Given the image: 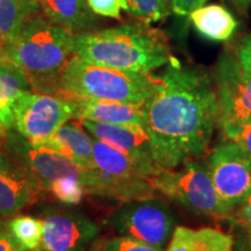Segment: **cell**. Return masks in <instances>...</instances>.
I'll return each mask as SVG.
<instances>
[{"label":"cell","mask_w":251,"mask_h":251,"mask_svg":"<svg viewBox=\"0 0 251 251\" xmlns=\"http://www.w3.org/2000/svg\"><path fill=\"white\" fill-rule=\"evenodd\" d=\"M108 225L120 236L163 249L175 230V216L156 199L125 202L109 215Z\"/></svg>","instance_id":"52a82bcc"},{"label":"cell","mask_w":251,"mask_h":251,"mask_svg":"<svg viewBox=\"0 0 251 251\" xmlns=\"http://www.w3.org/2000/svg\"><path fill=\"white\" fill-rule=\"evenodd\" d=\"M45 192L40 181L23 163L0 150V215H13L37 201Z\"/></svg>","instance_id":"7c38bea8"},{"label":"cell","mask_w":251,"mask_h":251,"mask_svg":"<svg viewBox=\"0 0 251 251\" xmlns=\"http://www.w3.org/2000/svg\"><path fill=\"white\" fill-rule=\"evenodd\" d=\"M35 251H39V250H35Z\"/></svg>","instance_id":"ab89813d"},{"label":"cell","mask_w":251,"mask_h":251,"mask_svg":"<svg viewBox=\"0 0 251 251\" xmlns=\"http://www.w3.org/2000/svg\"><path fill=\"white\" fill-rule=\"evenodd\" d=\"M170 1L172 11L176 14L184 17V15H190L194 9L201 7L208 0H170Z\"/></svg>","instance_id":"4dcf8cb0"},{"label":"cell","mask_w":251,"mask_h":251,"mask_svg":"<svg viewBox=\"0 0 251 251\" xmlns=\"http://www.w3.org/2000/svg\"><path fill=\"white\" fill-rule=\"evenodd\" d=\"M74 55L91 64L139 74L175 59L161 31L144 23L75 34Z\"/></svg>","instance_id":"7a4b0ae2"},{"label":"cell","mask_w":251,"mask_h":251,"mask_svg":"<svg viewBox=\"0 0 251 251\" xmlns=\"http://www.w3.org/2000/svg\"><path fill=\"white\" fill-rule=\"evenodd\" d=\"M235 1L240 2V4H250L251 0H235Z\"/></svg>","instance_id":"8d00e7d4"},{"label":"cell","mask_w":251,"mask_h":251,"mask_svg":"<svg viewBox=\"0 0 251 251\" xmlns=\"http://www.w3.org/2000/svg\"><path fill=\"white\" fill-rule=\"evenodd\" d=\"M41 146L65 156L81 170L87 171L96 168L93 139L83 130L79 122H65Z\"/></svg>","instance_id":"e0dca14e"},{"label":"cell","mask_w":251,"mask_h":251,"mask_svg":"<svg viewBox=\"0 0 251 251\" xmlns=\"http://www.w3.org/2000/svg\"><path fill=\"white\" fill-rule=\"evenodd\" d=\"M236 55L243 68L251 71V34L244 37Z\"/></svg>","instance_id":"1f68e13d"},{"label":"cell","mask_w":251,"mask_h":251,"mask_svg":"<svg viewBox=\"0 0 251 251\" xmlns=\"http://www.w3.org/2000/svg\"><path fill=\"white\" fill-rule=\"evenodd\" d=\"M70 97V96H68ZM77 106L76 120H90L113 125L142 126L146 125L144 105L109 101V100L84 99L70 97Z\"/></svg>","instance_id":"9a60e30c"},{"label":"cell","mask_w":251,"mask_h":251,"mask_svg":"<svg viewBox=\"0 0 251 251\" xmlns=\"http://www.w3.org/2000/svg\"><path fill=\"white\" fill-rule=\"evenodd\" d=\"M5 134H6L5 127L1 125V122H0V149H1V143H2V140H4V137H5Z\"/></svg>","instance_id":"e575fe53"},{"label":"cell","mask_w":251,"mask_h":251,"mask_svg":"<svg viewBox=\"0 0 251 251\" xmlns=\"http://www.w3.org/2000/svg\"><path fill=\"white\" fill-rule=\"evenodd\" d=\"M5 58V51H4V47H2L1 43H0V59Z\"/></svg>","instance_id":"d590c367"},{"label":"cell","mask_w":251,"mask_h":251,"mask_svg":"<svg viewBox=\"0 0 251 251\" xmlns=\"http://www.w3.org/2000/svg\"><path fill=\"white\" fill-rule=\"evenodd\" d=\"M209 175L221 201L229 208L240 206L251 193V158L237 144L226 142L213 150Z\"/></svg>","instance_id":"ba28073f"},{"label":"cell","mask_w":251,"mask_h":251,"mask_svg":"<svg viewBox=\"0 0 251 251\" xmlns=\"http://www.w3.org/2000/svg\"><path fill=\"white\" fill-rule=\"evenodd\" d=\"M40 11L39 0H0V43L2 47L9 45Z\"/></svg>","instance_id":"44dd1931"},{"label":"cell","mask_w":251,"mask_h":251,"mask_svg":"<svg viewBox=\"0 0 251 251\" xmlns=\"http://www.w3.org/2000/svg\"><path fill=\"white\" fill-rule=\"evenodd\" d=\"M156 92L144 105L152 156L162 170L196 161L207 152L220 106L214 79L177 59L166 65Z\"/></svg>","instance_id":"6da1fadb"},{"label":"cell","mask_w":251,"mask_h":251,"mask_svg":"<svg viewBox=\"0 0 251 251\" xmlns=\"http://www.w3.org/2000/svg\"><path fill=\"white\" fill-rule=\"evenodd\" d=\"M1 150L26 166L40 181L43 191H48L52 181L62 177L84 179V170L67 157L43 146H34L17 130H6Z\"/></svg>","instance_id":"9c48e42d"},{"label":"cell","mask_w":251,"mask_h":251,"mask_svg":"<svg viewBox=\"0 0 251 251\" xmlns=\"http://www.w3.org/2000/svg\"><path fill=\"white\" fill-rule=\"evenodd\" d=\"M234 240L233 237L221 233L220 237L216 241V243L213 247L212 251H233Z\"/></svg>","instance_id":"d6a6232c"},{"label":"cell","mask_w":251,"mask_h":251,"mask_svg":"<svg viewBox=\"0 0 251 251\" xmlns=\"http://www.w3.org/2000/svg\"><path fill=\"white\" fill-rule=\"evenodd\" d=\"M47 192L67 205H78L86 194L85 186L76 177H62L49 185Z\"/></svg>","instance_id":"d4e9b609"},{"label":"cell","mask_w":251,"mask_h":251,"mask_svg":"<svg viewBox=\"0 0 251 251\" xmlns=\"http://www.w3.org/2000/svg\"><path fill=\"white\" fill-rule=\"evenodd\" d=\"M244 231H246V234L248 235V237H249V240L251 241V229H250V230H244Z\"/></svg>","instance_id":"74e56055"},{"label":"cell","mask_w":251,"mask_h":251,"mask_svg":"<svg viewBox=\"0 0 251 251\" xmlns=\"http://www.w3.org/2000/svg\"><path fill=\"white\" fill-rule=\"evenodd\" d=\"M218 124L229 142L237 144L251 158V121L219 120Z\"/></svg>","instance_id":"484cf974"},{"label":"cell","mask_w":251,"mask_h":251,"mask_svg":"<svg viewBox=\"0 0 251 251\" xmlns=\"http://www.w3.org/2000/svg\"><path fill=\"white\" fill-rule=\"evenodd\" d=\"M234 251H251V241L246 233L238 236L234 244Z\"/></svg>","instance_id":"836d02e7"},{"label":"cell","mask_w":251,"mask_h":251,"mask_svg":"<svg viewBox=\"0 0 251 251\" xmlns=\"http://www.w3.org/2000/svg\"><path fill=\"white\" fill-rule=\"evenodd\" d=\"M129 12L144 24H152L164 19L171 7L170 0H125Z\"/></svg>","instance_id":"cb8c5ba5"},{"label":"cell","mask_w":251,"mask_h":251,"mask_svg":"<svg viewBox=\"0 0 251 251\" xmlns=\"http://www.w3.org/2000/svg\"><path fill=\"white\" fill-rule=\"evenodd\" d=\"M190 20L203 37L216 42L229 40L237 29L234 15L221 5H207L194 9L190 13Z\"/></svg>","instance_id":"ffe728a7"},{"label":"cell","mask_w":251,"mask_h":251,"mask_svg":"<svg viewBox=\"0 0 251 251\" xmlns=\"http://www.w3.org/2000/svg\"><path fill=\"white\" fill-rule=\"evenodd\" d=\"M234 221L240 227H242L244 230H250L251 229V193L241 203L240 208L235 213Z\"/></svg>","instance_id":"f546056e"},{"label":"cell","mask_w":251,"mask_h":251,"mask_svg":"<svg viewBox=\"0 0 251 251\" xmlns=\"http://www.w3.org/2000/svg\"><path fill=\"white\" fill-rule=\"evenodd\" d=\"M77 106L59 93L27 91L14 103V128L34 146H41L65 122L76 119Z\"/></svg>","instance_id":"8992f818"},{"label":"cell","mask_w":251,"mask_h":251,"mask_svg":"<svg viewBox=\"0 0 251 251\" xmlns=\"http://www.w3.org/2000/svg\"><path fill=\"white\" fill-rule=\"evenodd\" d=\"M83 184L86 194L122 200L125 202L152 199L156 193L150 180L117 177L97 166L84 172Z\"/></svg>","instance_id":"5bb4252c"},{"label":"cell","mask_w":251,"mask_h":251,"mask_svg":"<svg viewBox=\"0 0 251 251\" xmlns=\"http://www.w3.org/2000/svg\"><path fill=\"white\" fill-rule=\"evenodd\" d=\"M94 14L113 19L121 18V9L127 11L125 0H86Z\"/></svg>","instance_id":"83f0119b"},{"label":"cell","mask_w":251,"mask_h":251,"mask_svg":"<svg viewBox=\"0 0 251 251\" xmlns=\"http://www.w3.org/2000/svg\"><path fill=\"white\" fill-rule=\"evenodd\" d=\"M49 21L72 33H84L97 24L96 14L86 0H39Z\"/></svg>","instance_id":"ac0fdd59"},{"label":"cell","mask_w":251,"mask_h":251,"mask_svg":"<svg viewBox=\"0 0 251 251\" xmlns=\"http://www.w3.org/2000/svg\"><path fill=\"white\" fill-rule=\"evenodd\" d=\"M42 221L46 251H86L99 234V226L76 208H50Z\"/></svg>","instance_id":"30bf717a"},{"label":"cell","mask_w":251,"mask_h":251,"mask_svg":"<svg viewBox=\"0 0 251 251\" xmlns=\"http://www.w3.org/2000/svg\"><path fill=\"white\" fill-rule=\"evenodd\" d=\"M74 43L75 33L36 14L4 51L26 72L33 89L55 93L59 75L74 56Z\"/></svg>","instance_id":"3957f363"},{"label":"cell","mask_w":251,"mask_h":251,"mask_svg":"<svg viewBox=\"0 0 251 251\" xmlns=\"http://www.w3.org/2000/svg\"><path fill=\"white\" fill-rule=\"evenodd\" d=\"M27 91L33 86L26 72L6 57L0 59V122L6 130L14 128V103Z\"/></svg>","instance_id":"d6986e66"},{"label":"cell","mask_w":251,"mask_h":251,"mask_svg":"<svg viewBox=\"0 0 251 251\" xmlns=\"http://www.w3.org/2000/svg\"><path fill=\"white\" fill-rule=\"evenodd\" d=\"M8 229L19 243L26 250L36 249L41 246L43 235V221L33 216L20 215L7 224Z\"/></svg>","instance_id":"603a6c76"},{"label":"cell","mask_w":251,"mask_h":251,"mask_svg":"<svg viewBox=\"0 0 251 251\" xmlns=\"http://www.w3.org/2000/svg\"><path fill=\"white\" fill-rule=\"evenodd\" d=\"M180 170H162L151 178L157 192L197 214L229 218L233 209L221 201L213 185L207 162L190 161Z\"/></svg>","instance_id":"5b68a950"},{"label":"cell","mask_w":251,"mask_h":251,"mask_svg":"<svg viewBox=\"0 0 251 251\" xmlns=\"http://www.w3.org/2000/svg\"><path fill=\"white\" fill-rule=\"evenodd\" d=\"M98 251H162L157 248L150 247L133 238L119 236L108 238L99 243Z\"/></svg>","instance_id":"4316f807"},{"label":"cell","mask_w":251,"mask_h":251,"mask_svg":"<svg viewBox=\"0 0 251 251\" xmlns=\"http://www.w3.org/2000/svg\"><path fill=\"white\" fill-rule=\"evenodd\" d=\"M222 231L213 228H175L166 251H212Z\"/></svg>","instance_id":"7402d4cb"},{"label":"cell","mask_w":251,"mask_h":251,"mask_svg":"<svg viewBox=\"0 0 251 251\" xmlns=\"http://www.w3.org/2000/svg\"><path fill=\"white\" fill-rule=\"evenodd\" d=\"M2 225H4V222H2V220L1 219H0V227H1V226Z\"/></svg>","instance_id":"f35d334b"},{"label":"cell","mask_w":251,"mask_h":251,"mask_svg":"<svg viewBox=\"0 0 251 251\" xmlns=\"http://www.w3.org/2000/svg\"><path fill=\"white\" fill-rule=\"evenodd\" d=\"M78 122L93 139L139 159L156 163L152 156L151 141L142 126L102 124L90 120Z\"/></svg>","instance_id":"4fadbf2b"},{"label":"cell","mask_w":251,"mask_h":251,"mask_svg":"<svg viewBox=\"0 0 251 251\" xmlns=\"http://www.w3.org/2000/svg\"><path fill=\"white\" fill-rule=\"evenodd\" d=\"M93 159L97 168L117 177L151 181V178L162 171L156 163L139 159L96 139H93Z\"/></svg>","instance_id":"2e32d148"},{"label":"cell","mask_w":251,"mask_h":251,"mask_svg":"<svg viewBox=\"0 0 251 251\" xmlns=\"http://www.w3.org/2000/svg\"><path fill=\"white\" fill-rule=\"evenodd\" d=\"M0 251H26L5 224L0 227Z\"/></svg>","instance_id":"f1b7e54d"},{"label":"cell","mask_w":251,"mask_h":251,"mask_svg":"<svg viewBox=\"0 0 251 251\" xmlns=\"http://www.w3.org/2000/svg\"><path fill=\"white\" fill-rule=\"evenodd\" d=\"M213 79L220 106L219 120L251 121V71L243 68L237 55H222Z\"/></svg>","instance_id":"8fae6325"},{"label":"cell","mask_w":251,"mask_h":251,"mask_svg":"<svg viewBox=\"0 0 251 251\" xmlns=\"http://www.w3.org/2000/svg\"><path fill=\"white\" fill-rule=\"evenodd\" d=\"M159 77L91 64L72 56L63 68L56 93L84 99L146 105L159 86Z\"/></svg>","instance_id":"277c9868"}]
</instances>
